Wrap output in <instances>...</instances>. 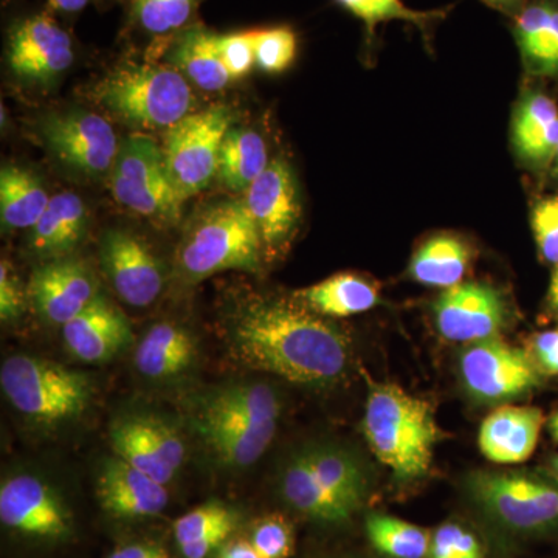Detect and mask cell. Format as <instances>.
<instances>
[{"label": "cell", "mask_w": 558, "mask_h": 558, "mask_svg": "<svg viewBox=\"0 0 558 558\" xmlns=\"http://www.w3.org/2000/svg\"><path fill=\"white\" fill-rule=\"evenodd\" d=\"M227 336L242 365L301 387H329L348 369V337L295 299L242 301L231 312Z\"/></svg>", "instance_id": "cell-1"}, {"label": "cell", "mask_w": 558, "mask_h": 558, "mask_svg": "<svg viewBox=\"0 0 558 558\" xmlns=\"http://www.w3.org/2000/svg\"><path fill=\"white\" fill-rule=\"evenodd\" d=\"M363 433L371 450L399 481L427 475L440 439L427 400L391 384H371Z\"/></svg>", "instance_id": "cell-2"}, {"label": "cell", "mask_w": 558, "mask_h": 558, "mask_svg": "<svg viewBox=\"0 0 558 558\" xmlns=\"http://www.w3.org/2000/svg\"><path fill=\"white\" fill-rule=\"evenodd\" d=\"M368 487L360 459L330 444L296 451L281 476L282 498L296 512L319 523H347L362 508Z\"/></svg>", "instance_id": "cell-3"}, {"label": "cell", "mask_w": 558, "mask_h": 558, "mask_svg": "<svg viewBox=\"0 0 558 558\" xmlns=\"http://www.w3.org/2000/svg\"><path fill=\"white\" fill-rule=\"evenodd\" d=\"M95 100L131 126L171 130L190 116L194 97L178 69L126 62L97 84Z\"/></svg>", "instance_id": "cell-4"}, {"label": "cell", "mask_w": 558, "mask_h": 558, "mask_svg": "<svg viewBox=\"0 0 558 558\" xmlns=\"http://www.w3.org/2000/svg\"><path fill=\"white\" fill-rule=\"evenodd\" d=\"M263 247L258 227L244 202H222L194 223L180 245L178 263L193 282L226 270L255 274Z\"/></svg>", "instance_id": "cell-5"}, {"label": "cell", "mask_w": 558, "mask_h": 558, "mask_svg": "<svg viewBox=\"0 0 558 558\" xmlns=\"http://www.w3.org/2000/svg\"><path fill=\"white\" fill-rule=\"evenodd\" d=\"M0 387L17 413L44 425L80 417L92 396L90 380L84 374L24 354L3 362Z\"/></svg>", "instance_id": "cell-6"}, {"label": "cell", "mask_w": 558, "mask_h": 558, "mask_svg": "<svg viewBox=\"0 0 558 558\" xmlns=\"http://www.w3.org/2000/svg\"><path fill=\"white\" fill-rule=\"evenodd\" d=\"M468 488L473 501L499 526L517 534L558 529V486L527 472H475Z\"/></svg>", "instance_id": "cell-7"}, {"label": "cell", "mask_w": 558, "mask_h": 558, "mask_svg": "<svg viewBox=\"0 0 558 558\" xmlns=\"http://www.w3.org/2000/svg\"><path fill=\"white\" fill-rule=\"evenodd\" d=\"M110 190L123 207L146 218L179 219L180 199L163 149L148 137H131L120 145L110 171Z\"/></svg>", "instance_id": "cell-8"}, {"label": "cell", "mask_w": 558, "mask_h": 558, "mask_svg": "<svg viewBox=\"0 0 558 558\" xmlns=\"http://www.w3.org/2000/svg\"><path fill=\"white\" fill-rule=\"evenodd\" d=\"M230 108L211 106L190 113L168 131L165 160L180 199L208 189L218 175L219 153L231 128Z\"/></svg>", "instance_id": "cell-9"}, {"label": "cell", "mask_w": 558, "mask_h": 558, "mask_svg": "<svg viewBox=\"0 0 558 558\" xmlns=\"http://www.w3.org/2000/svg\"><path fill=\"white\" fill-rule=\"evenodd\" d=\"M464 387L481 402H506L534 391L542 384L538 366L523 349L487 339L472 343L459 359Z\"/></svg>", "instance_id": "cell-10"}, {"label": "cell", "mask_w": 558, "mask_h": 558, "mask_svg": "<svg viewBox=\"0 0 558 558\" xmlns=\"http://www.w3.org/2000/svg\"><path fill=\"white\" fill-rule=\"evenodd\" d=\"M7 61L17 78L50 86L75 61L73 40L50 11H43L17 21L10 28Z\"/></svg>", "instance_id": "cell-11"}, {"label": "cell", "mask_w": 558, "mask_h": 558, "mask_svg": "<svg viewBox=\"0 0 558 558\" xmlns=\"http://www.w3.org/2000/svg\"><path fill=\"white\" fill-rule=\"evenodd\" d=\"M40 134L58 159L86 175L112 171L119 156L116 131L97 113H53L40 123Z\"/></svg>", "instance_id": "cell-12"}, {"label": "cell", "mask_w": 558, "mask_h": 558, "mask_svg": "<svg viewBox=\"0 0 558 558\" xmlns=\"http://www.w3.org/2000/svg\"><path fill=\"white\" fill-rule=\"evenodd\" d=\"M117 457L167 486L185 462L186 447L175 428L156 416L131 414L110 428Z\"/></svg>", "instance_id": "cell-13"}, {"label": "cell", "mask_w": 558, "mask_h": 558, "mask_svg": "<svg viewBox=\"0 0 558 558\" xmlns=\"http://www.w3.org/2000/svg\"><path fill=\"white\" fill-rule=\"evenodd\" d=\"M0 520L28 537L64 539L72 534V515L60 495L33 475H16L0 487Z\"/></svg>", "instance_id": "cell-14"}, {"label": "cell", "mask_w": 558, "mask_h": 558, "mask_svg": "<svg viewBox=\"0 0 558 558\" xmlns=\"http://www.w3.org/2000/svg\"><path fill=\"white\" fill-rule=\"evenodd\" d=\"M440 336L454 343H478L494 339L506 323L501 293L480 282H459L444 290L435 303Z\"/></svg>", "instance_id": "cell-15"}, {"label": "cell", "mask_w": 558, "mask_h": 558, "mask_svg": "<svg viewBox=\"0 0 558 558\" xmlns=\"http://www.w3.org/2000/svg\"><path fill=\"white\" fill-rule=\"evenodd\" d=\"M102 270L124 303L150 306L163 290V267L145 242L123 230H109L100 244Z\"/></svg>", "instance_id": "cell-16"}, {"label": "cell", "mask_w": 558, "mask_h": 558, "mask_svg": "<svg viewBox=\"0 0 558 558\" xmlns=\"http://www.w3.org/2000/svg\"><path fill=\"white\" fill-rule=\"evenodd\" d=\"M281 402L277 391L263 381L230 385L202 399L193 425L197 433L213 429H258L277 432Z\"/></svg>", "instance_id": "cell-17"}, {"label": "cell", "mask_w": 558, "mask_h": 558, "mask_svg": "<svg viewBox=\"0 0 558 558\" xmlns=\"http://www.w3.org/2000/svg\"><path fill=\"white\" fill-rule=\"evenodd\" d=\"M27 292L39 317L58 326L78 317L100 295L89 267L73 258L43 264L33 271Z\"/></svg>", "instance_id": "cell-18"}, {"label": "cell", "mask_w": 558, "mask_h": 558, "mask_svg": "<svg viewBox=\"0 0 558 558\" xmlns=\"http://www.w3.org/2000/svg\"><path fill=\"white\" fill-rule=\"evenodd\" d=\"M242 202L258 227L264 247H281L292 238L300 222L301 202L288 161H270L245 191Z\"/></svg>", "instance_id": "cell-19"}, {"label": "cell", "mask_w": 558, "mask_h": 558, "mask_svg": "<svg viewBox=\"0 0 558 558\" xmlns=\"http://www.w3.org/2000/svg\"><path fill=\"white\" fill-rule=\"evenodd\" d=\"M97 495L102 509L117 519H148L159 515L170 501L167 488L119 457L101 464Z\"/></svg>", "instance_id": "cell-20"}, {"label": "cell", "mask_w": 558, "mask_h": 558, "mask_svg": "<svg viewBox=\"0 0 558 558\" xmlns=\"http://www.w3.org/2000/svg\"><path fill=\"white\" fill-rule=\"evenodd\" d=\"M65 347L86 363H105L130 347V322L109 300L98 295L86 311L62 326Z\"/></svg>", "instance_id": "cell-21"}, {"label": "cell", "mask_w": 558, "mask_h": 558, "mask_svg": "<svg viewBox=\"0 0 558 558\" xmlns=\"http://www.w3.org/2000/svg\"><path fill=\"white\" fill-rule=\"evenodd\" d=\"M542 425L543 413L538 409L501 407L481 425V453L495 464H520L534 453Z\"/></svg>", "instance_id": "cell-22"}, {"label": "cell", "mask_w": 558, "mask_h": 558, "mask_svg": "<svg viewBox=\"0 0 558 558\" xmlns=\"http://www.w3.org/2000/svg\"><path fill=\"white\" fill-rule=\"evenodd\" d=\"M513 36L529 75L558 80V0H531L517 13Z\"/></svg>", "instance_id": "cell-23"}, {"label": "cell", "mask_w": 558, "mask_h": 558, "mask_svg": "<svg viewBox=\"0 0 558 558\" xmlns=\"http://www.w3.org/2000/svg\"><path fill=\"white\" fill-rule=\"evenodd\" d=\"M513 146L521 159L535 167L548 165L558 148V106L542 92H529L515 109Z\"/></svg>", "instance_id": "cell-24"}, {"label": "cell", "mask_w": 558, "mask_h": 558, "mask_svg": "<svg viewBox=\"0 0 558 558\" xmlns=\"http://www.w3.org/2000/svg\"><path fill=\"white\" fill-rule=\"evenodd\" d=\"M87 208L78 194L62 191L50 197L46 211L32 229L31 248L43 258H64L86 233Z\"/></svg>", "instance_id": "cell-25"}, {"label": "cell", "mask_w": 558, "mask_h": 558, "mask_svg": "<svg viewBox=\"0 0 558 558\" xmlns=\"http://www.w3.org/2000/svg\"><path fill=\"white\" fill-rule=\"evenodd\" d=\"M196 354V341L189 330L172 323H159L140 341L135 366L142 376L149 379H170L189 369Z\"/></svg>", "instance_id": "cell-26"}, {"label": "cell", "mask_w": 558, "mask_h": 558, "mask_svg": "<svg viewBox=\"0 0 558 558\" xmlns=\"http://www.w3.org/2000/svg\"><path fill=\"white\" fill-rule=\"evenodd\" d=\"M170 61L183 76L207 92L226 89L233 80L216 47L215 33L202 27L180 32L172 43Z\"/></svg>", "instance_id": "cell-27"}, {"label": "cell", "mask_w": 558, "mask_h": 558, "mask_svg": "<svg viewBox=\"0 0 558 558\" xmlns=\"http://www.w3.org/2000/svg\"><path fill=\"white\" fill-rule=\"evenodd\" d=\"M293 299L322 317L343 318L373 310L379 303V292L365 278L340 274L299 290Z\"/></svg>", "instance_id": "cell-28"}, {"label": "cell", "mask_w": 558, "mask_h": 558, "mask_svg": "<svg viewBox=\"0 0 558 558\" xmlns=\"http://www.w3.org/2000/svg\"><path fill=\"white\" fill-rule=\"evenodd\" d=\"M269 154L258 132L230 128L220 146L218 178L226 189L245 193L269 167Z\"/></svg>", "instance_id": "cell-29"}, {"label": "cell", "mask_w": 558, "mask_h": 558, "mask_svg": "<svg viewBox=\"0 0 558 558\" xmlns=\"http://www.w3.org/2000/svg\"><path fill=\"white\" fill-rule=\"evenodd\" d=\"M50 196L35 172L3 167L0 172V218L5 229H33L49 205Z\"/></svg>", "instance_id": "cell-30"}, {"label": "cell", "mask_w": 558, "mask_h": 558, "mask_svg": "<svg viewBox=\"0 0 558 558\" xmlns=\"http://www.w3.org/2000/svg\"><path fill=\"white\" fill-rule=\"evenodd\" d=\"M469 248L454 236L432 238L417 250L410 264V275L432 288L449 289L459 284L469 267Z\"/></svg>", "instance_id": "cell-31"}, {"label": "cell", "mask_w": 558, "mask_h": 558, "mask_svg": "<svg viewBox=\"0 0 558 558\" xmlns=\"http://www.w3.org/2000/svg\"><path fill=\"white\" fill-rule=\"evenodd\" d=\"M366 534L374 548L391 558H427L432 534L409 521L371 513Z\"/></svg>", "instance_id": "cell-32"}, {"label": "cell", "mask_w": 558, "mask_h": 558, "mask_svg": "<svg viewBox=\"0 0 558 558\" xmlns=\"http://www.w3.org/2000/svg\"><path fill=\"white\" fill-rule=\"evenodd\" d=\"M349 13L365 24L369 38L376 35V28L389 21H402L413 24L428 38L432 25L444 20L447 10L417 11L409 9L402 0H336Z\"/></svg>", "instance_id": "cell-33"}, {"label": "cell", "mask_w": 558, "mask_h": 558, "mask_svg": "<svg viewBox=\"0 0 558 558\" xmlns=\"http://www.w3.org/2000/svg\"><path fill=\"white\" fill-rule=\"evenodd\" d=\"M202 0H130L132 20L150 36L185 31Z\"/></svg>", "instance_id": "cell-34"}, {"label": "cell", "mask_w": 558, "mask_h": 558, "mask_svg": "<svg viewBox=\"0 0 558 558\" xmlns=\"http://www.w3.org/2000/svg\"><path fill=\"white\" fill-rule=\"evenodd\" d=\"M236 527V513L220 502H207L199 508L190 510L174 523V537L180 546L190 545L197 539L207 537L213 532Z\"/></svg>", "instance_id": "cell-35"}, {"label": "cell", "mask_w": 558, "mask_h": 558, "mask_svg": "<svg viewBox=\"0 0 558 558\" xmlns=\"http://www.w3.org/2000/svg\"><path fill=\"white\" fill-rule=\"evenodd\" d=\"M296 35L288 25L256 31V64L264 72L281 73L293 64L296 58Z\"/></svg>", "instance_id": "cell-36"}, {"label": "cell", "mask_w": 558, "mask_h": 558, "mask_svg": "<svg viewBox=\"0 0 558 558\" xmlns=\"http://www.w3.org/2000/svg\"><path fill=\"white\" fill-rule=\"evenodd\" d=\"M250 543L260 558H288L293 550L292 526L284 517H266L253 527Z\"/></svg>", "instance_id": "cell-37"}, {"label": "cell", "mask_w": 558, "mask_h": 558, "mask_svg": "<svg viewBox=\"0 0 558 558\" xmlns=\"http://www.w3.org/2000/svg\"><path fill=\"white\" fill-rule=\"evenodd\" d=\"M427 558H484V553L472 532L447 523L433 532Z\"/></svg>", "instance_id": "cell-38"}, {"label": "cell", "mask_w": 558, "mask_h": 558, "mask_svg": "<svg viewBox=\"0 0 558 558\" xmlns=\"http://www.w3.org/2000/svg\"><path fill=\"white\" fill-rule=\"evenodd\" d=\"M255 35L256 31L216 35V47L231 78L248 75L256 64Z\"/></svg>", "instance_id": "cell-39"}, {"label": "cell", "mask_w": 558, "mask_h": 558, "mask_svg": "<svg viewBox=\"0 0 558 558\" xmlns=\"http://www.w3.org/2000/svg\"><path fill=\"white\" fill-rule=\"evenodd\" d=\"M532 230L539 255L550 264H558V196L548 197L535 205L532 211Z\"/></svg>", "instance_id": "cell-40"}, {"label": "cell", "mask_w": 558, "mask_h": 558, "mask_svg": "<svg viewBox=\"0 0 558 558\" xmlns=\"http://www.w3.org/2000/svg\"><path fill=\"white\" fill-rule=\"evenodd\" d=\"M28 292L22 288L16 271L10 260L2 259L0 264V318L11 323L21 317L25 311Z\"/></svg>", "instance_id": "cell-41"}, {"label": "cell", "mask_w": 558, "mask_h": 558, "mask_svg": "<svg viewBox=\"0 0 558 558\" xmlns=\"http://www.w3.org/2000/svg\"><path fill=\"white\" fill-rule=\"evenodd\" d=\"M534 354L539 368L558 376V329L546 330L535 337Z\"/></svg>", "instance_id": "cell-42"}, {"label": "cell", "mask_w": 558, "mask_h": 558, "mask_svg": "<svg viewBox=\"0 0 558 558\" xmlns=\"http://www.w3.org/2000/svg\"><path fill=\"white\" fill-rule=\"evenodd\" d=\"M233 531L230 529H222V531L213 532L207 537L197 539V542L190 543V545L180 546L183 557L185 558H207L213 550L223 545L227 538Z\"/></svg>", "instance_id": "cell-43"}, {"label": "cell", "mask_w": 558, "mask_h": 558, "mask_svg": "<svg viewBox=\"0 0 558 558\" xmlns=\"http://www.w3.org/2000/svg\"><path fill=\"white\" fill-rule=\"evenodd\" d=\"M109 558H170V556L160 546L134 543V545L113 550Z\"/></svg>", "instance_id": "cell-44"}, {"label": "cell", "mask_w": 558, "mask_h": 558, "mask_svg": "<svg viewBox=\"0 0 558 558\" xmlns=\"http://www.w3.org/2000/svg\"><path fill=\"white\" fill-rule=\"evenodd\" d=\"M92 0H47V11L50 13L75 14L86 9Z\"/></svg>", "instance_id": "cell-45"}, {"label": "cell", "mask_w": 558, "mask_h": 558, "mask_svg": "<svg viewBox=\"0 0 558 558\" xmlns=\"http://www.w3.org/2000/svg\"><path fill=\"white\" fill-rule=\"evenodd\" d=\"M220 558H260L250 542H234L220 554Z\"/></svg>", "instance_id": "cell-46"}, {"label": "cell", "mask_w": 558, "mask_h": 558, "mask_svg": "<svg viewBox=\"0 0 558 558\" xmlns=\"http://www.w3.org/2000/svg\"><path fill=\"white\" fill-rule=\"evenodd\" d=\"M487 5L494 7V9L502 10V11H513L519 10L523 0H483ZM523 9V7H521Z\"/></svg>", "instance_id": "cell-47"}, {"label": "cell", "mask_w": 558, "mask_h": 558, "mask_svg": "<svg viewBox=\"0 0 558 558\" xmlns=\"http://www.w3.org/2000/svg\"><path fill=\"white\" fill-rule=\"evenodd\" d=\"M548 301L553 311L558 312V264L556 271H554L553 279H550Z\"/></svg>", "instance_id": "cell-48"}, {"label": "cell", "mask_w": 558, "mask_h": 558, "mask_svg": "<svg viewBox=\"0 0 558 558\" xmlns=\"http://www.w3.org/2000/svg\"><path fill=\"white\" fill-rule=\"evenodd\" d=\"M549 432L553 435V438L558 442V413L554 414L549 421Z\"/></svg>", "instance_id": "cell-49"}, {"label": "cell", "mask_w": 558, "mask_h": 558, "mask_svg": "<svg viewBox=\"0 0 558 558\" xmlns=\"http://www.w3.org/2000/svg\"><path fill=\"white\" fill-rule=\"evenodd\" d=\"M554 469H556V473L558 476V457L556 459H554Z\"/></svg>", "instance_id": "cell-50"}, {"label": "cell", "mask_w": 558, "mask_h": 558, "mask_svg": "<svg viewBox=\"0 0 558 558\" xmlns=\"http://www.w3.org/2000/svg\"><path fill=\"white\" fill-rule=\"evenodd\" d=\"M554 159H556V163H557V174H558V148H557L556 157H554Z\"/></svg>", "instance_id": "cell-51"}]
</instances>
